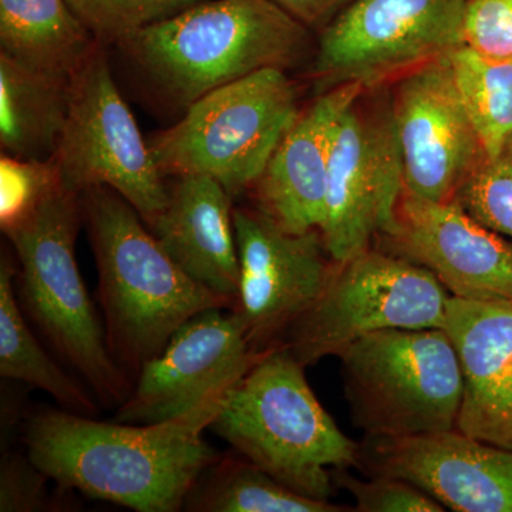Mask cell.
<instances>
[{"instance_id": "6da1fadb", "label": "cell", "mask_w": 512, "mask_h": 512, "mask_svg": "<svg viewBox=\"0 0 512 512\" xmlns=\"http://www.w3.org/2000/svg\"><path fill=\"white\" fill-rule=\"evenodd\" d=\"M232 386L212 393L190 412L151 424L35 410L23 424V444L64 490L138 512L181 511L202 474L221 457L204 433Z\"/></svg>"}, {"instance_id": "7a4b0ae2", "label": "cell", "mask_w": 512, "mask_h": 512, "mask_svg": "<svg viewBox=\"0 0 512 512\" xmlns=\"http://www.w3.org/2000/svg\"><path fill=\"white\" fill-rule=\"evenodd\" d=\"M97 272L107 345L127 373L160 355L185 322L227 299L198 284L161 247L136 208L109 187L80 194Z\"/></svg>"}, {"instance_id": "3957f363", "label": "cell", "mask_w": 512, "mask_h": 512, "mask_svg": "<svg viewBox=\"0 0 512 512\" xmlns=\"http://www.w3.org/2000/svg\"><path fill=\"white\" fill-rule=\"evenodd\" d=\"M311 35L272 0H204L119 46L168 99L187 109L259 70L291 69Z\"/></svg>"}, {"instance_id": "277c9868", "label": "cell", "mask_w": 512, "mask_h": 512, "mask_svg": "<svg viewBox=\"0 0 512 512\" xmlns=\"http://www.w3.org/2000/svg\"><path fill=\"white\" fill-rule=\"evenodd\" d=\"M305 367L284 345L264 350L229 389L210 429L296 493L332 494V470L360 464L362 446L323 409Z\"/></svg>"}, {"instance_id": "5b68a950", "label": "cell", "mask_w": 512, "mask_h": 512, "mask_svg": "<svg viewBox=\"0 0 512 512\" xmlns=\"http://www.w3.org/2000/svg\"><path fill=\"white\" fill-rule=\"evenodd\" d=\"M82 220L80 195L60 187L2 232L16 254V293L25 315L82 377L100 406L120 407L133 383L111 355L80 275L76 238Z\"/></svg>"}, {"instance_id": "8992f818", "label": "cell", "mask_w": 512, "mask_h": 512, "mask_svg": "<svg viewBox=\"0 0 512 512\" xmlns=\"http://www.w3.org/2000/svg\"><path fill=\"white\" fill-rule=\"evenodd\" d=\"M301 110L286 70H259L195 100L148 146L165 177L205 175L237 198L254 187Z\"/></svg>"}, {"instance_id": "52a82bcc", "label": "cell", "mask_w": 512, "mask_h": 512, "mask_svg": "<svg viewBox=\"0 0 512 512\" xmlns=\"http://www.w3.org/2000/svg\"><path fill=\"white\" fill-rule=\"evenodd\" d=\"M338 357L353 423L367 439L456 429L463 376L443 328L370 333Z\"/></svg>"}, {"instance_id": "ba28073f", "label": "cell", "mask_w": 512, "mask_h": 512, "mask_svg": "<svg viewBox=\"0 0 512 512\" xmlns=\"http://www.w3.org/2000/svg\"><path fill=\"white\" fill-rule=\"evenodd\" d=\"M451 298L427 269L383 249L335 262L315 305L281 343L303 366L389 329L443 328Z\"/></svg>"}, {"instance_id": "9c48e42d", "label": "cell", "mask_w": 512, "mask_h": 512, "mask_svg": "<svg viewBox=\"0 0 512 512\" xmlns=\"http://www.w3.org/2000/svg\"><path fill=\"white\" fill-rule=\"evenodd\" d=\"M467 0H356L319 32L316 94L342 84L390 86L463 42Z\"/></svg>"}, {"instance_id": "30bf717a", "label": "cell", "mask_w": 512, "mask_h": 512, "mask_svg": "<svg viewBox=\"0 0 512 512\" xmlns=\"http://www.w3.org/2000/svg\"><path fill=\"white\" fill-rule=\"evenodd\" d=\"M99 46L70 79L69 114L52 160L64 190L109 187L150 227L170 188Z\"/></svg>"}, {"instance_id": "8fae6325", "label": "cell", "mask_w": 512, "mask_h": 512, "mask_svg": "<svg viewBox=\"0 0 512 512\" xmlns=\"http://www.w3.org/2000/svg\"><path fill=\"white\" fill-rule=\"evenodd\" d=\"M403 191L390 87L365 89L343 111L330 154L320 234L332 261H348L389 235Z\"/></svg>"}, {"instance_id": "7c38bea8", "label": "cell", "mask_w": 512, "mask_h": 512, "mask_svg": "<svg viewBox=\"0 0 512 512\" xmlns=\"http://www.w3.org/2000/svg\"><path fill=\"white\" fill-rule=\"evenodd\" d=\"M239 291L234 311L255 352L278 339L315 305L333 265L320 231L292 234L258 208H234Z\"/></svg>"}, {"instance_id": "4fadbf2b", "label": "cell", "mask_w": 512, "mask_h": 512, "mask_svg": "<svg viewBox=\"0 0 512 512\" xmlns=\"http://www.w3.org/2000/svg\"><path fill=\"white\" fill-rule=\"evenodd\" d=\"M389 87L404 192L421 200L454 201L487 151L458 92L450 56L404 74Z\"/></svg>"}, {"instance_id": "5bb4252c", "label": "cell", "mask_w": 512, "mask_h": 512, "mask_svg": "<svg viewBox=\"0 0 512 512\" xmlns=\"http://www.w3.org/2000/svg\"><path fill=\"white\" fill-rule=\"evenodd\" d=\"M261 353L249 345L234 311L211 308L198 313L171 336L160 355L141 367L114 421L151 424L175 419L237 383Z\"/></svg>"}, {"instance_id": "9a60e30c", "label": "cell", "mask_w": 512, "mask_h": 512, "mask_svg": "<svg viewBox=\"0 0 512 512\" xmlns=\"http://www.w3.org/2000/svg\"><path fill=\"white\" fill-rule=\"evenodd\" d=\"M386 251L427 269L454 298L512 301V242L485 228L456 201L403 191Z\"/></svg>"}, {"instance_id": "2e32d148", "label": "cell", "mask_w": 512, "mask_h": 512, "mask_svg": "<svg viewBox=\"0 0 512 512\" xmlns=\"http://www.w3.org/2000/svg\"><path fill=\"white\" fill-rule=\"evenodd\" d=\"M372 476L409 481L456 512H512V450L457 429L367 439L360 463Z\"/></svg>"}, {"instance_id": "e0dca14e", "label": "cell", "mask_w": 512, "mask_h": 512, "mask_svg": "<svg viewBox=\"0 0 512 512\" xmlns=\"http://www.w3.org/2000/svg\"><path fill=\"white\" fill-rule=\"evenodd\" d=\"M365 89L349 83L315 94L251 188L255 208L285 231L305 234L322 228L336 127L343 111Z\"/></svg>"}, {"instance_id": "ac0fdd59", "label": "cell", "mask_w": 512, "mask_h": 512, "mask_svg": "<svg viewBox=\"0 0 512 512\" xmlns=\"http://www.w3.org/2000/svg\"><path fill=\"white\" fill-rule=\"evenodd\" d=\"M443 329L463 376L456 429L512 450V301L451 296Z\"/></svg>"}, {"instance_id": "d6986e66", "label": "cell", "mask_w": 512, "mask_h": 512, "mask_svg": "<svg viewBox=\"0 0 512 512\" xmlns=\"http://www.w3.org/2000/svg\"><path fill=\"white\" fill-rule=\"evenodd\" d=\"M175 178L167 205L148 228L175 264L234 309L239 291L234 198L214 178Z\"/></svg>"}, {"instance_id": "ffe728a7", "label": "cell", "mask_w": 512, "mask_h": 512, "mask_svg": "<svg viewBox=\"0 0 512 512\" xmlns=\"http://www.w3.org/2000/svg\"><path fill=\"white\" fill-rule=\"evenodd\" d=\"M99 43L67 0H0V55L70 80Z\"/></svg>"}, {"instance_id": "44dd1931", "label": "cell", "mask_w": 512, "mask_h": 512, "mask_svg": "<svg viewBox=\"0 0 512 512\" xmlns=\"http://www.w3.org/2000/svg\"><path fill=\"white\" fill-rule=\"evenodd\" d=\"M70 103V80L0 55V146L19 160H52Z\"/></svg>"}, {"instance_id": "7402d4cb", "label": "cell", "mask_w": 512, "mask_h": 512, "mask_svg": "<svg viewBox=\"0 0 512 512\" xmlns=\"http://www.w3.org/2000/svg\"><path fill=\"white\" fill-rule=\"evenodd\" d=\"M16 276L18 262L3 254L0 261V376L43 390L67 412L96 416L100 409L96 396L62 369L33 335L16 293Z\"/></svg>"}, {"instance_id": "603a6c76", "label": "cell", "mask_w": 512, "mask_h": 512, "mask_svg": "<svg viewBox=\"0 0 512 512\" xmlns=\"http://www.w3.org/2000/svg\"><path fill=\"white\" fill-rule=\"evenodd\" d=\"M194 512H340L348 508L296 493L247 458L220 457L192 488Z\"/></svg>"}, {"instance_id": "cb8c5ba5", "label": "cell", "mask_w": 512, "mask_h": 512, "mask_svg": "<svg viewBox=\"0 0 512 512\" xmlns=\"http://www.w3.org/2000/svg\"><path fill=\"white\" fill-rule=\"evenodd\" d=\"M450 63L468 116L493 156L512 136V57L494 59L461 46Z\"/></svg>"}, {"instance_id": "d4e9b609", "label": "cell", "mask_w": 512, "mask_h": 512, "mask_svg": "<svg viewBox=\"0 0 512 512\" xmlns=\"http://www.w3.org/2000/svg\"><path fill=\"white\" fill-rule=\"evenodd\" d=\"M454 201L485 228L512 241V136L478 165Z\"/></svg>"}, {"instance_id": "484cf974", "label": "cell", "mask_w": 512, "mask_h": 512, "mask_svg": "<svg viewBox=\"0 0 512 512\" xmlns=\"http://www.w3.org/2000/svg\"><path fill=\"white\" fill-rule=\"evenodd\" d=\"M201 2L204 0H67L99 45L117 46L138 30Z\"/></svg>"}, {"instance_id": "4316f807", "label": "cell", "mask_w": 512, "mask_h": 512, "mask_svg": "<svg viewBox=\"0 0 512 512\" xmlns=\"http://www.w3.org/2000/svg\"><path fill=\"white\" fill-rule=\"evenodd\" d=\"M60 185L53 160L0 158V227H12L35 210Z\"/></svg>"}, {"instance_id": "83f0119b", "label": "cell", "mask_w": 512, "mask_h": 512, "mask_svg": "<svg viewBox=\"0 0 512 512\" xmlns=\"http://www.w3.org/2000/svg\"><path fill=\"white\" fill-rule=\"evenodd\" d=\"M333 480L355 498L360 512H443L446 508L430 494L402 478L372 476L370 480L342 473Z\"/></svg>"}, {"instance_id": "f1b7e54d", "label": "cell", "mask_w": 512, "mask_h": 512, "mask_svg": "<svg viewBox=\"0 0 512 512\" xmlns=\"http://www.w3.org/2000/svg\"><path fill=\"white\" fill-rule=\"evenodd\" d=\"M47 476L28 453L3 448L0 460V511L39 512L55 510Z\"/></svg>"}, {"instance_id": "f546056e", "label": "cell", "mask_w": 512, "mask_h": 512, "mask_svg": "<svg viewBox=\"0 0 512 512\" xmlns=\"http://www.w3.org/2000/svg\"><path fill=\"white\" fill-rule=\"evenodd\" d=\"M463 42L484 56L512 57V0H467Z\"/></svg>"}, {"instance_id": "4dcf8cb0", "label": "cell", "mask_w": 512, "mask_h": 512, "mask_svg": "<svg viewBox=\"0 0 512 512\" xmlns=\"http://www.w3.org/2000/svg\"><path fill=\"white\" fill-rule=\"evenodd\" d=\"M306 28L322 30L356 0H272Z\"/></svg>"}]
</instances>
